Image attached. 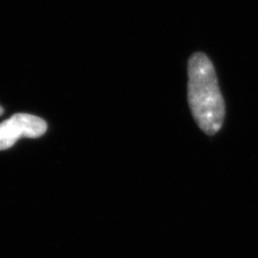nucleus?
Listing matches in <instances>:
<instances>
[{
	"instance_id": "nucleus-1",
	"label": "nucleus",
	"mask_w": 258,
	"mask_h": 258,
	"mask_svg": "<svg viewBox=\"0 0 258 258\" xmlns=\"http://www.w3.org/2000/svg\"><path fill=\"white\" fill-rule=\"evenodd\" d=\"M187 100L194 120L208 135H214L225 119L223 100L217 76L211 59L198 52L188 60Z\"/></svg>"
},
{
	"instance_id": "nucleus-2",
	"label": "nucleus",
	"mask_w": 258,
	"mask_h": 258,
	"mask_svg": "<svg viewBox=\"0 0 258 258\" xmlns=\"http://www.w3.org/2000/svg\"><path fill=\"white\" fill-rule=\"evenodd\" d=\"M47 130L46 121L37 116L19 113L0 123V150L12 148L21 138H38Z\"/></svg>"
},
{
	"instance_id": "nucleus-3",
	"label": "nucleus",
	"mask_w": 258,
	"mask_h": 258,
	"mask_svg": "<svg viewBox=\"0 0 258 258\" xmlns=\"http://www.w3.org/2000/svg\"><path fill=\"white\" fill-rule=\"evenodd\" d=\"M3 112H4V109H3V108L0 106V116L3 114Z\"/></svg>"
}]
</instances>
